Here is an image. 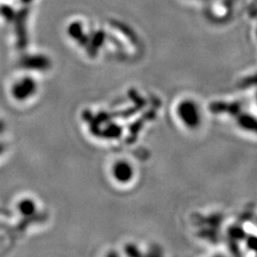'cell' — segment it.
<instances>
[{
	"mask_svg": "<svg viewBox=\"0 0 257 257\" xmlns=\"http://www.w3.org/2000/svg\"><path fill=\"white\" fill-rule=\"evenodd\" d=\"M38 90V83L31 76H24L15 80L11 88L12 96L16 101H26L32 98Z\"/></svg>",
	"mask_w": 257,
	"mask_h": 257,
	"instance_id": "cell-1",
	"label": "cell"
},
{
	"mask_svg": "<svg viewBox=\"0 0 257 257\" xmlns=\"http://www.w3.org/2000/svg\"><path fill=\"white\" fill-rule=\"evenodd\" d=\"M19 211L25 216L28 215H32L36 210H37V205L34 202V200L30 199V198H25V199H22L21 202L19 203Z\"/></svg>",
	"mask_w": 257,
	"mask_h": 257,
	"instance_id": "cell-2",
	"label": "cell"
},
{
	"mask_svg": "<svg viewBox=\"0 0 257 257\" xmlns=\"http://www.w3.org/2000/svg\"><path fill=\"white\" fill-rule=\"evenodd\" d=\"M24 63H25V67H29L31 70L43 71V68L46 67L48 62L47 60H44L42 56H34V57L29 58L28 60H24Z\"/></svg>",
	"mask_w": 257,
	"mask_h": 257,
	"instance_id": "cell-3",
	"label": "cell"
},
{
	"mask_svg": "<svg viewBox=\"0 0 257 257\" xmlns=\"http://www.w3.org/2000/svg\"><path fill=\"white\" fill-rule=\"evenodd\" d=\"M4 131H5V124L2 120H0V134H2Z\"/></svg>",
	"mask_w": 257,
	"mask_h": 257,
	"instance_id": "cell-4",
	"label": "cell"
},
{
	"mask_svg": "<svg viewBox=\"0 0 257 257\" xmlns=\"http://www.w3.org/2000/svg\"><path fill=\"white\" fill-rule=\"evenodd\" d=\"M4 150H5V146H4V144H2V143H0V155H2V154H3V152H4Z\"/></svg>",
	"mask_w": 257,
	"mask_h": 257,
	"instance_id": "cell-5",
	"label": "cell"
}]
</instances>
